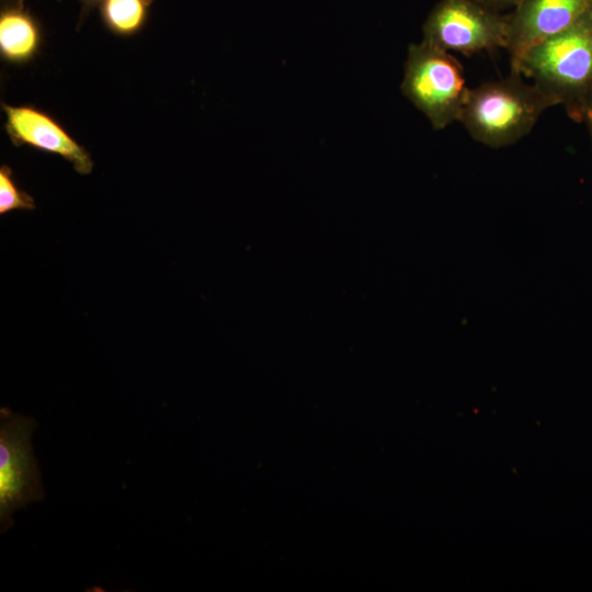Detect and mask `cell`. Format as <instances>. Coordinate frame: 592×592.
I'll return each instance as SVG.
<instances>
[{"label": "cell", "mask_w": 592, "mask_h": 592, "mask_svg": "<svg viewBox=\"0 0 592 592\" xmlns=\"http://www.w3.org/2000/svg\"><path fill=\"white\" fill-rule=\"evenodd\" d=\"M588 12V0H522L508 14L505 49L513 68L534 45L576 23Z\"/></svg>", "instance_id": "7"}, {"label": "cell", "mask_w": 592, "mask_h": 592, "mask_svg": "<svg viewBox=\"0 0 592 592\" xmlns=\"http://www.w3.org/2000/svg\"><path fill=\"white\" fill-rule=\"evenodd\" d=\"M5 115L4 129L14 146L57 155L69 161L79 174L93 170L90 152L81 146L50 114L33 105L1 103Z\"/></svg>", "instance_id": "6"}, {"label": "cell", "mask_w": 592, "mask_h": 592, "mask_svg": "<svg viewBox=\"0 0 592 592\" xmlns=\"http://www.w3.org/2000/svg\"><path fill=\"white\" fill-rule=\"evenodd\" d=\"M583 121L587 122L588 127H589V132H590L591 138H592V101H591V103H590V105H589V107H588V110L585 112Z\"/></svg>", "instance_id": "14"}, {"label": "cell", "mask_w": 592, "mask_h": 592, "mask_svg": "<svg viewBox=\"0 0 592 592\" xmlns=\"http://www.w3.org/2000/svg\"><path fill=\"white\" fill-rule=\"evenodd\" d=\"M583 121L592 101V19L588 12L565 31L531 47L511 68Z\"/></svg>", "instance_id": "1"}, {"label": "cell", "mask_w": 592, "mask_h": 592, "mask_svg": "<svg viewBox=\"0 0 592 592\" xmlns=\"http://www.w3.org/2000/svg\"><path fill=\"white\" fill-rule=\"evenodd\" d=\"M556 101L523 76L483 82L469 89L459 122L470 137L490 148L511 146L528 135Z\"/></svg>", "instance_id": "2"}, {"label": "cell", "mask_w": 592, "mask_h": 592, "mask_svg": "<svg viewBox=\"0 0 592 592\" xmlns=\"http://www.w3.org/2000/svg\"><path fill=\"white\" fill-rule=\"evenodd\" d=\"M42 44L41 24L24 5L1 9L0 56L3 61L27 64L38 55Z\"/></svg>", "instance_id": "8"}, {"label": "cell", "mask_w": 592, "mask_h": 592, "mask_svg": "<svg viewBox=\"0 0 592 592\" xmlns=\"http://www.w3.org/2000/svg\"><path fill=\"white\" fill-rule=\"evenodd\" d=\"M483 3L496 8L499 10V8H505L510 5H517L522 0H480Z\"/></svg>", "instance_id": "12"}, {"label": "cell", "mask_w": 592, "mask_h": 592, "mask_svg": "<svg viewBox=\"0 0 592 592\" xmlns=\"http://www.w3.org/2000/svg\"><path fill=\"white\" fill-rule=\"evenodd\" d=\"M588 14L592 19V0H588Z\"/></svg>", "instance_id": "15"}, {"label": "cell", "mask_w": 592, "mask_h": 592, "mask_svg": "<svg viewBox=\"0 0 592 592\" xmlns=\"http://www.w3.org/2000/svg\"><path fill=\"white\" fill-rule=\"evenodd\" d=\"M422 42L471 56L505 48L508 15L480 0H440L422 26Z\"/></svg>", "instance_id": "5"}, {"label": "cell", "mask_w": 592, "mask_h": 592, "mask_svg": "<svg viewBox=\"0 0 592 592\" xmlns=\"http://www.w3.org/2000/svg\"><path fill=\"white\" fill-rule=\"evenodd\" d=\"M33 418L0 409V533L14 525L13 514L33 502L43 501L45 491L32 434Z\"/></svg>", "instance_id": "4"}, {"label": "cell", "mask_w": 592, "mask_h": 592, "mask_svg": "<svg viewBox=\"0 0 592 592\" xmlns=\"http://www.w3.org/2000/svg\"><path fill=\"white\" fill-rule=\"evenodd\" d=\"M24 1L25 0H0V7L1 9L10 8V7H20V5H24Z\"/></svg>", "instance_id": "13"}, {"label": "cell", "mask_w": 592, "mask_h": 592, "mask_svg": "<svg viewBox=\"0 0 592 592\" xmlns=\"http://www.w3.org/2000/svg\"><path fill=\"white\" fill-rule=\"evenodd\" d=\"M103 0H79L80 2V14H79V26L82 25L89 14L96 8L100 7ZM153 2V0H150Z\"/></svg>", "instance_id": "11"}, {"label": "cell", "mask_w": 592, "mask_h": 592, "mask_svg": "<svg viewBox=\"0 0 592 592\" xmlns=\"http://www.w3.org/2000/svg\"><path fill=\"white\" fill-rule=\"evenodd\" d=\"M35 208L33 197L21 190L13 178L11 168L2 164L0 168V214H7L11 210Z\"/></svg>", "instance_id": "10"}, {"label": "cell", "mask_w": 592, "mask_h": 592, "mask_svg": "<svg viewBox=\"0 0 592 592\" xmlns=\"http://www.w3.org/2000/svg\"><path fill=\"white\" fill-rule=\"evenodd\" d=\"M150 0H103L100 15L106 29L118 36H132L145 26Z\"/></svg>", "instance_id": "9"}, {"label": "cell", "mask_w": 592, "mask_h": 592, "mask_svg": "<svg viewBox=\"0 0 592 592\" xmlns=\"http://www.w3.org/2000/svg\"><path fill=\"white\" fill-rule=\"evenodd\" d=\"M400 88L435 130L459 119L469 92L462 64L424 42L409 46Z\"/></svg>", "instance_id": "3"}]
</instances>
